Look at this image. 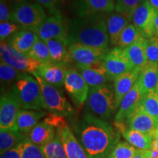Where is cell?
Instances as JSON below:
<instances>
[{"instance_id":"obj_39","label":"cell","mask_w":158,"mask_h":158,"mask_svg":"<svg viewBox=\"0 0 158 158\" xmlns=\"http://www.w3.org/2000/svg\"><path fill=\"white\" fill-rule=\"evenodd\" d=\"M147 62L158 64V37L154 36L148 39L147 48Z\"/></svg>"},{"instance_id":"obj_49","label":"cell","mask_w":158,"mask_h":158,"mask_svg":"<svg viewBox=\"0 0 158 158\" xmlns=\"http://www.w3.org/2000/svg\"><path fill=\"white\" fill-rule=\"evenodd\" d=\"M157 135H158V126H157Z\"/></svg>"},{"instance_id":"obj_15","label":"cell","mask_w":158,"mask_h":158,"mask_svg":"<svg viewBox=\"0 0 158 158\" xmlns=\"http://www.w3.org/2000/svg\"><path fill=\"white\" fill-rule=\"evenodd\" d=\"M143 94L138 83L122 99L117 113L114 117L115 122H124L136 111L140 106Z\"/></svg>"},{"instance_id":"obj_17","label":"cell","mask_w":158,"mask_h":158,"mask_svg":"<svg viewBox=\"0 0 158 158\" xmlns=\"http://www.w3.org/2000/svg\"><path fill=\"white\" fill-rule=\"evenodd\" d=\"M67 70L66 66L49 62L41 64L35 73L48 84L62 89L64 85Z\"/></svg>"},{"instance_id":"obj_45","label":"cell","mask_w":158,"mask_h":158,"mask_svg":"<svg viewBox=\"0 0 158 158\" xmlns=\"http://www.w3.org/2000/svg\"><path fill=\"white\" fill-rule=\"evenodd\" d=\"M8 3H10L12 5H13V7L17 5H19V4L26 2H27L28 0H6Z\"/></svg>"},{"instance_id":"obj_37","label":"cell","mask_w":158,"mask_h":158,"mask_svg":"<svg viewBox=\"0 0 158 158\" xmlns=\"http://www.w3.org/2000/svg\"><path fill=\"white\" fill-rule=\"evenodd\" d=\"M21 158H45L42 147L35 145L26 138L22 143Z\"/></svg>"},{"instance_id":"obj_9","label":"cell","mask_w":158,"mask_h":158,"mask_svg":"<svg viewBox=\"0 0 158 158\" xmlns=\"http://www.w3.org/2000/svg\"><path fill=\"white\" fill-rule=\"evenodd\" d=\"M21 106L13 91L4 93L0 100V130L15 129L16 119Z\"/></svg>"},{"instance_id":"obj_24","label":"cell","mask_w":158,"mask_h":158,"mask_svg":"<svg viewBox=\"0 0 158 158\" xmlns=\"http://www.w3.org/2000/svg\"><path fill=\"white\" fill-rule=\"evenodd\" d=\"M147 41L148 39L144 38L141 35L133 44L125 48L128 59L133 68L141 70L144 65L147 64Z\"/></svg>"},{"instance_id":"obj_11","label":"cell","mask_w":158,"mask_h":158,"mask_svg":"<svg viewBox=\"0 0 158 158\" xmlns=\"http://www.w3.org/2000/svg\"><path fill=\"white\" fill-rule=\"evenodd\" d=\"M103 64L112 81L133 69L127 57L125 48L118 46L108 51L104 58Z\"/></svg>"},{"instance_id":"obj_13","label":"cell","mask_w":158,"mask_h":158,"mask_svg":"<svg viewBox=\"0 0 158 158\" xmlns=\"http://www.w3.org/2000/svg\"><path fill=\"white\" fill-rule=\"evenodd\" d=\"M69 51L72 60L76 64L86 65L103 61L108 48H100L90 45L73 43L69 44Z\"/></svg>"},{"instance_id":"obj_40","label":"cell","mask_w":158,"mask_h":158,"mask_svg":"<svg viewBox=\"0 0 158 158\" xmlns=\"http://www.w3.org/2000/svg\"><path fill=\"white\" fill-rule=\"evenodd\" d=\"M44 121L50 124V125L53 126L56 130L64 127V126L68 125V124L67 123L66 120L64 119V116L52 113L48 114V115L44 118Z\"/></svg>"},{"instance_id":"obj_25","label":"cell","mask_w":158,"mask_h":158,"mask_svg":"<svg viewBox=\"0 0 158 158\" xmlns=\"http://www.w3.org/2000/svg\"><path fill=\"white\" fill-rule=\"evenodd\" d=\"M38 37L36 33L27 29H21L7 40V43L14 50L23 54H28Z\"/></svg>"},{"instance_id":"obj_1","label":"cell","mask_w":158,"mask_h":158,"mask_svg":"<svg viewBox=\"0 0 158 158\" xmlns=\"http://www.w3.org/2000/svg\"><path fill=\"white\" fill-rule=\"evenodd\" d=\"M74 134L89 158H106L119 142V135L109 123L91 113L84 114L73 127Z\"/></svg>"},{"instance_id":"obj_36","label":"cell","mask_w":158,"mask_h":158,"mask_svg":"<svg viewBox=\"0 0 158 158\" xmlns=\"http://www.w3.org/2000/svg\"><path fill=\"white\" fill-rule=\"evenodd\" d=\"M141 36L137 29L133 23H129L124 28L123 31L120 35L118 42V46L126 48L132 45L138 37Z\"/></svg>"},{"instance_id":"obj_42","label":"cell","mask_w":158,"mask_h":158,"mask_svg":"<svg viewBox=\"0 0 158 158\" xmlns=\"http://www.w3.org/2000/svg\"><path fill=\"white\" fill-rule=\"evenodd\" d=\"M22 143L19 144V145L13 148L12 149L8 150L6 152L2 154L0 158H21Z\"/></svg>"},{"instance_id":"obj_16","label":"cell","mask_w":158,"mask_h":158,"mask_svg":"<svg viewBox=\"0 0 158 158\" xmlns=\"http://www.w3.org/2000/svg\"><path fill=\"white\" fill-rule=\"evenodd\" d=\"M129 128L147 134L155 138L157 133L158 122L139 106L127 120Z\"/></svg>"},{"instance_id":"obj_33","label":"cell","mask_w":158,"mask_h":158,"mask_svg":"<svg viewBox=\"0 0 158 158\" xmlns=\"http://www.w3.org/2000/svg\"><path fill=\"white\" fill-rule=\"evenodd\" d=\"M140 106L158 122V94L156 91L143 94Z\"/></svg>"},{"instance_id":"obj_8","label":"cell","mask_w":158,"mask_h":158,"mask_svg":"<svg viewBox=\"0 0 158 158\" xmlns=\"http://www.w3.org/2000/svg\"><path fill=\"white\" fill-rule=\"evenodd\" d=\"M64 86L75 106L81 108L87 100L89 86L76 68H68Z\"/></svg>"},{"instance_id":"obj_28","label":"cell","mask_w":158,"mask_h":158,"mask_svg":"<svg viewBox=\"0 0 158 158\" xmlns=\"http://www.w3.org/2000/svg\"><path fill=\"white\" fill-rule=\"evenodd\" d=\"M109 41L112 45H117L120 35L127 26L130 20L120 13L110 14L106 19Z\"/></svg>"},{"instance_id":"obj_44","label":"cell","mask_w":158,"mask_h":158,"mask_svg":"<svg viewBox=\"0 0 158 158\" xmlns=\"http://www.w3.org/2000/svg\"><path fill=\"white\" fill-rule=\"evenodd\" d=\"M151 149L150 150H141L138 155L134 156L132 158H151Z\"/></svg>"},{"instance_id":"obj_46","label":"cell","mask_w":158,"mask_h":158,"mask_svg":"<svg viewBox=\"0 0 158 158\" xmlns=\"http://www.w3.org/2000/svg\"><path fill=\"white\" fill-rule=\"evenodd\" d=\"M155 36L158 37V12H157L155 20Z\"/></svg>"},{"instance_id":"obj_29","label":"cell","mask_w":158,"mask_h":158,"mask_svg":"<svg viewBox=\"0 0 158 158\" xmlns=\"http://www.w3.org/2000/svg\"><path fill=\"white\" fill-rule=\"evenodd\" d=\"M27 135L19 130H0V153L10 150L24 141Z\"/></svg>"},{"instance_id":"obj_26","label":"cell","mask_w":158,"mask_h":158,"mask_svg":"<svg viewBox=\"0 0 158 158\" xmlns=\"http://www.w3.org/2000/svg\"><path fill=\"white\" fill-rule=\"evenodd\" d=\"M43 110H21L16 119L15 129L20 133L27 135L29 132L34 128L43 117L46 116Z\"/></svg>"},{"instance_id":"obj_43","label":"cell","mask_w":158,"mask_h":158,"mask_svg":"<svg viewBox=\"0 0 158 158\" xmlns=\"http://www.w3.org/2000/svg\"><path fill=\"white\" fill-rule=\"evenodd\" d=\"M35 1L40 5L44 6L45 8L48 9L53 14H56L58 13L56 11V7L59 0H35Z\"/></svg>"},{"instance_id":"obj_4","label":"cell","mask_w":158,"mask_h":158,"mask_svg":"<svg viewBox=\"0 0 158 158\" xmlns=\"http://www.w3.org/2000/svg\"><path fill=\"white\" fill-rule=\"evenodd\" d=\"M87 106L93 115L103 120L109 118L118 109L114 86L106 84L90 88Z\"/></svg>"},{"instance_id":"obj_31","label":"cell","mask_w":158,"mask_h":158,"mask_svg":"<svg viewBox=\"0 0 158 158\" xmlns=\"http://www.w3.org/2000/svg\"><path fill=\"white\" fill-rule=\"evenodd\" d=\"M27 55L30 56L31 58L38 61L41 64L52 62L48 45L45 41L40 39L39 37L35 41V44L33 45L32 48H31Z\"/></svg>"},{"instance_id":"obj_41","label":"cell","mask_w":158,"mask_h":158,"mask_svg":"<svg viewBox=\"0 0 158 158\" xmlns=\"http://www.w3.org/2000/svg\"><path fill=\"white\" fill-rule=\"evenodd\" d=\"M12 10L6 0H0V21H11Z\"/></svg>"},{"instance_id":"obj_20","label":"cell","mask_w":158,"mask_h":158,"mask_svg":"<svg viewBox=\"0 0 158 158\" xmlns=\"http://www.w3.org/2000/svg\"><path fill=\"white\" fill-rule=\"evenodd\" d=\"M141 70L133 68L129 72L118 76L114 80V88L115 92L116 107L118 108L122 99L130 90L134 87L137 83L138 76Z\"/></svg>"},{"instance_id":"obj_14","label":"cell","mask_w":158,"mask_h":158,"mask_svg":"<svg viewBox=\"0 0 158 158\" xmlns=\"http://www.w3.org/2000/svg\"><path fill=\"white\" fill-rule=\"evenodd\" d=\"M76 69L81 75L90 88L108 84L112 81L105 68L103 61L90 64H76Z\"/></svg>"},{"instance_id":"obj_23","label":"cell","mask_w":158,"mask_h":158,"mask_svg":"<svg viewBox=\"0 0 158 158\" xmlns=\"http://www.w3.org/2000/svg\"><path fill=\"white\" fill-rule=\"evenodd\" d=\"M116 7V0H81L78 15L105 14L112 13Z\"/></svg>"},{"instance_id":"obj_32","label":"cell","mask_w":158,"mask_h":158,"mask_svg":"<svg viewBox=\"0 0 158 158\" xmlns=\"http://www.w3.org/2000/svg\"><path fill=\"white\" fill-rule=\"evenodd\" d=\"M141 151L128 142L119 141L114 146L106 158H132Z\"/></svg>"},{"instance_id":"obj_48","label":"cell","mask_w":158,"mask_h":158,"mask_svg":"<svg viewBox=\"0 0 158 158\" xmlns=\"http://www.w3.org/2000/svg\"><path fill=\"white\" fill-rule=\"evenodd\" d=\"M156 92H157V94H158V84H157V89H156Z\"/></svg>"},{"instance_id":"obj_47","label":"cell","mask_w":158,"mask_h":158,"mask_svg":"<svg viewBox=\"0 0 158 158\" xmlns=\"http://www.w3.org/2000/svg\"><path fill=\"white\" fill-rule=\"evenodd\" d=\"M152 7L156 11L158 12V0H148Z\"/></svg>"},{"instance_id":"obj_6","label":"cell","mask_w":158,"mask_h":158,"mask_svg":"<svg viewBox=\"0 0 158 158\" xmlns=\"http://www.w3.org/2000/svg\"><path fill=\"white\" fill-rule=\"evenodd\" d=\"M46 19L44 9L38 3L26 2L14 6L12 10L11 21L35 33Z\"/></svg>"},{"instance_id":"obj_3","label":"cell","mask_w":158,"mask_h":158,"mask_svg":"<svg viewBox=\"0 0 158 158\" xmlns=\"http://www.w3.org/2000/svg\"><path fill=\"white\" fill-rule=\"evenodd\" d=\"M12 91L16 94L23 109H44L40 86L33 76L23 73L13 85Z\"/></svg>"},{"instance_id":"obj_12","label":"cell","mask_w":158,"mask_h":158,"mask_svg":"<svg viewBox=\"0 0 158 158\" xmlns=\"http://www.w3.org/2000/svg\"><path fill=\"white\" fill-rule=\"evenodd\" d=\"M69 30L66 21L57 13L47 18L35 33L40 39L45 42L52 39L68 38Z\"/></svg>"},{"instance_id":"obj_34","label":"cell","mask_w":158,"mask_h":158,"mask_svg":"<svg viewBox=\"0 0 158 158\" xmlns=\"http://www.w3.org/2000/svg\"><path fill=\"white\" fill-rule=\"evenodd\" d=\"M145 0H116L115 10L130 21L138 7Z\"/></svg>"},{"instance_id":"obj_22","label":"cell","mask_w":158,"mask_h":158,"mask_svg":"<svg viewBox=\"0 0 158 158\" xmlns=\"http://www.w3.org/2000/svg\"><path fill=\"white\" fill-rule=\"evenodd\" d=\"M137 83L143 95L156 91L158 84V64L147 62L140 72Z\"/></svg>"},{"instance_id":"obj_35","label":"cell","mask_w":158,"mask_h":158,"mask_svg":"<svg viewBox=\"0 0 158 158\" xmlns=\"http://www.w3.org/2000/svg\"><path fill=\"white\" fill-rule=\"evenodd\" d=\"M23 73L16 70L13 67L5 64V62L1 61L0 64V79H1L2 84L10 85L16 81V80L22 75Z\"/></svg>"},{"instance_id":"obj_21","label":"cell","mask_w":158,"mask_h":158,"mask_svg":"<svg viewBox=\"0 0 158 158\" xmlns=\"http://www.w3.org/2000/svg\"><path fill=\"white\" fill-rule=\"evenodd\" d=\"M48 45L51 62L54 64L68 66L72 62L69 51L68 38L52 39L45 41Z\"/></svg>"},{"instance_id":"obj_38","label":"cell","mask_w":158,"mask_h":158,"mask_svg":"<svg viewBox=\"0 0 158 158\" xmlns=\"http://www.w3.org/2000/svg\"><path fill=\"white\" fill-rule=\"evenodd\" d=\"M21 29H22L21 26L11 21L1 22L0 23V39H1V42L7 40V37H11L13 34L16 33Z\"/></svg>"},{"instance_id":"obj_5","label":"cell","mask_w":158,"mask_h":158,"mask_svg":"<svg viewBox=\"0 0 158 158\" xmlns=\"http://www.w3.org/2000/svg\"><path fill=\"white\" fill-rule=\"evenodd\" d=\"M31 74L37 79L40 86L44 109L48 110L50 113L58 114L64 117L74 115V108L67 100L61 89L48 84L35 72Z\"/></svg>"},{"instance_id":"obj_18","label":"cell","mask_w":158,"mask_h":158,"mask_svg":"<svg viewBox=\"0 0 158 158\" xmlns=\"http://www.w3.org/2000/svg\"><path fill=\"white\" fill-rule=\"evenodd\" d=\"M56 130L60 135L68 158H89L68 124Z\"/></svg>"},{"instance_id":"obj_30","label":"cell","mask_w":158,"mask_h":158,"mask_svg":"<svg viewBox=\"0 0 158 158\" xmlns=\"http://www.w3.org/2000/svg\"><path fill=\"white\" fill-rule=\"evenodd\" d=\"M41 147L45 158H68L60 135L57 130L54 139Z\"/></svg>"},{"instance_id":"obj_10","label":"cell","mask_w":158,"mask_h":158,"mask_svg":"<svg viewBox=\"0 0 158 158\" xmlns=\"http://www.w3.org/2000/svg\"><path fill=\"white\" fill-rule=\"evenodd\" d=\"M157 11L152 7L148 0H145L135 10L133 15V24L139 34L146 39L154 37L155 20Z\"/></svg>"},{"instance_id":"obj_7","label":"cell","mask_w":158,"mask_h":158,"mask_svg":"<svg viewBox=\"0 0 158 158\" xmlns=\"http://www.w3.org/2000/svg\"><path fill=\"white\" fill-rule=\"evenodd\" d=\"M1 61L16 70L26 73H33L40 66L41 63L31 58L27 54H23L14 50L7 40L1 42L0 45Z\"/></svg>"},{"instance_id":"obj_27","label":"cell","mask_w":158,"mask_h":158,"mask_svg":"<svg viewBox=\"0 0 158 158\" xmlns=\"http://www.w3.org/2000/svg\"><path fill=\"white\" fill-rule=\"evenodd\" d=\"M56 133V130L43 120L27 134V138L35 145L43 147L54 139Z\"/></svg>"},{"instance_id":"obj_19","label":"cell","mask_w":158,"mask_h":158,"mask_svg":"<svg viewBox=\"0 0 158 158\" xmlns=\"http://www.w3.org/2000/svg\"><path fill=\"white\" fill-rule=\"evenodd\" d=\"M115 124L124 139L136 149L139 150L152 149L155 139L152 136L130 128L127 129L124 122H115Z\"/></svg>"},{"instance_id":"obj_2","label":"cell","mask_w":158,"mask_h":158,"mask_svg":"<svg viewBox=\"0 0 158 158\" xmlns=\"http://www.w3.org/2000/svg\"><path fill=\"white\" fill-rule=\"evenodd\" d=\"M106 19L104 14L86 15L75 19L69 30V44L79 43L108 48L110 41Z\"/></svg>"}]
</instances>
